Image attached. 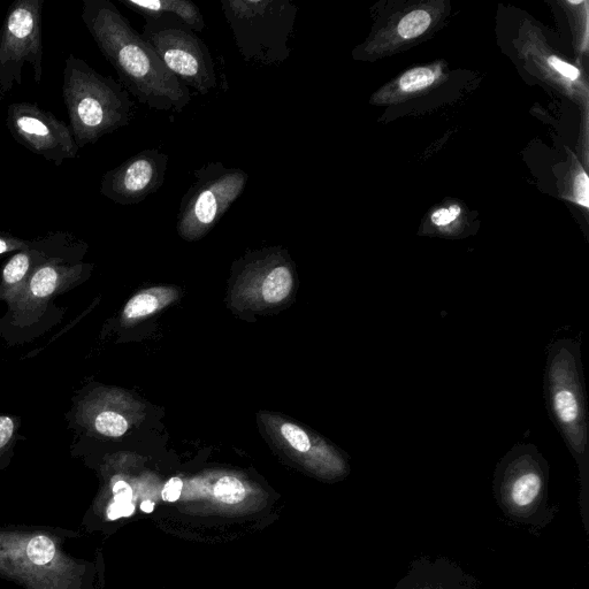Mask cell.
<instances>
[{
	"label": "cell",
	"mask_w": 589,
	"mask_h": 589,
	"mask_svg": "<svg viewBox=\"0 0 589 589\" xmlns=\"http://www.w3.org/2000/svg\"><path fill=\"white\" fill-rule=\"evenodd\" d=\"M135 506L133 503L113 502L107 509V517L111 520H117L122 517H130L134 514Z\"/></svg>",
	"instance_id": "obj_27"
},
{
	"label": "cell",
	"mask_w": 589,
	"mask_h": 589,
	"mask_svg": "<svg viewBox=\"0 0 589 589\" xmlns=\"http://www.w3.org/2000/svg\"><path fill=\"white\" fill-rule=\"evenodd\" d=\"M394 589H478L474 580L454 562L423 558L413 562Z\"/></svg>",
	"instance_id": "obj_13"
},
{
	"label": "cell",
	"mask_w": 589,
	"mask_h": 589,
	"mask_svg": "<svg viewBox=\"0 0 589 589\" xmlns=\"http://www.w3.org/2000/svg\"><path fill=\"white\" fill-rule=\"evenodd\" d=\"M433 13L430 10L418 9L405 14L396 27L397 36L401 41H413L422 37L433 24Z\"/></svg>",
	"instance_id": "obj_17"
},
{
	"label": "cell",
	"mask_w": 589,
	"mask_h": 589,
	"mask_svg": "<svg viewBox=\"0 0 589 589\" xmlns=\"http://www.w3.org/2000/svg\"><path fill=\"white\" fill-rule=\"evenodd\" d=\"M259 418L273 442L290 455L304 458L305 463L333 477L347 473L348 464L340 451L321 436L272 413H260Z\"/></svg>",
	"instance_id": "obj_12"
},
{
	"label": "cell",
	"mask_w": 589,
	"mask_h": 589,
	"mask_svg": "<svg viewBox=\"0 0 589 589\" xmlns=\"http://www.w3.org/2000/svg\"><path fill=\"white\" fill-rule=\"evenodd\" d=\"M214 495L220 502L225 504H237L246 497V488L239 479L224 477L218 480L214 486Z\"/></svg>",
	"instance_id": "obj_21"
},
{
	"label": "cell",
	"mask_w": 589,
	"mask_h": 589,
	"mask_svg": "<svg viewBox=\"0 0 589 589\" xmlns=\"http://www.w3.org/2000/svg\"><path fill=\"white\" fill-rule=\"evenodd\" d=\"M43 0H17L7 11L0 30V102L14 84L22 83V68L32 65L34 80L43 76L42 11Z\"/></svg>",
	"instance_id": "obj_8"
},
{
	"label": "cell",
	"mask_w": 589,
	"mask_h": 589,
	"mask_svg": "<svg viewBox=\"0 0 589 589\" xmlns=\"http://www.w3.org/2000/svg\"><path fill=\"white\" fill-rule=\"evenodd\" d=\"M63 96L79 149L127 126L133 119L134 104L122 84L99 74L74 55L65 61Z\"/></svg>",
	"instance_id": "obj_3"
},
{
	"label": "cell",
	"mask_w": 589,
	"mask_h": 589,
	"mask_svg": "<svg viewBox=\"0 0 589 589\" xmlns=\"http://www.w3.org/2000/svg\"><path fill=\"white\" fill-rule=\"evenodd\" d=\"M114 502L118 503H132L133 489L125 481H119L113 487Z\"/></svg>",
	"instance_id": "obj_28"
},
{
	"label": "cell",
	"mask_w": 589,
	"mask_h": 589,
	"mask_svg": "<svg viewBox=\"0 0 589 589\" xmlns=\"http://www.w3.org/2000/svg\"><path fill=\"white\" fill-rule=\"evenodd\" d=\"M549 466L537 447L517 445L502 458L494 474L497 504L515 523L546 527L556 509L548 504Z\"/></svg>",
	"instance_id": "obj_5"
},
{
	"label": "cell",
	"mask_w": 589,
	"mask_h": 589,
	"mask_svg": "<svg viewBox=\"0 0 589 589\" xmlns=\"http://www.w3.org/2000/svg\"><path fill=\"white\" fill-rule=\"evenodd\" d=\"M63 273L64 272L58 269V267L50 264L40 266V269H38L33 274L32 279H30V294L37 298H44L55 293Z\"/></svg>",
	"instance_id": "obj_18"
},
{
	"label": "cell",
	"mask_w": 589,
	"mask_h": 589,
	"mask_svg": "<svg viewBox=\"0 0 589 589\" xmlns=\"http://www.w3.org/2000/svg\"><path fill=\"white\" fill-rule=\"evenodd\" d=\"M195 181L182 197L177 231L195 242L208 235L247 187L249 174L223 163H208L194 173Z\"/></svg>",
	"instance_id": "obj_6"
},
{
	"label": "cell",
	"mask_w": 589,
	"mask_h": 589,
	"mask_svg": "<svg viewBox=\"0 0 589 589\" xmlns=\"http://www.w3.org/2000/svg\"><path fill=\"white\" fill-rule=\"evenodd\" d=\"M6 125L15 142L56 166L78 156L79 148L70 126L35 103L11 104Z\"/></svg>",
	"instance_id": "obj_10"
},
{
	"label": "cell",
	"mask_w": 589,
	"mask_h": 589,
	"mask_svg": "<svg viewBox=\"0 0 589 589\" xmlns=\"http://www.w3.org/2000/svg\"><path fill=\"white\" fill-rule=\"evenodd\" d=\"M120 3L144 19L178 20L195 33H202L205 29L200 7L190 0H120Z\"/></svg>",
	"instance_id": "obj_15"
},
{
	"label": "cell",
	"mask_w": 589,
	"mask_h": 589,
	"mask_svg": "<svg viewBox=\"0 0 589 589\" xmlns=\"http://www.w3.org/2000/svg\"><path fill=\"white\" fill-rule=\"evenodd\" d=\"M183 488V481L180 478L168 480L163 489V500L166 502H177L180 499Z\"/></svg>",
	"instance_id": "obj_25"
},
{
	"label": "cell",
	"mask_w": 589,
	"mask_h": 589,
	"mask_svg": "<svg viewBox=\"0 0 589 589\" xmlns=\"http://www.w3.org/2000/svg\"><path fill=\"white\" fill-rule=\"evenodd\" d=\"M13 431V420L10 417H0V448L11 440Z\"/></svg>",
	"instance_id": "obj_29"
},
{
	"label": "cell",
	"mask_w": 589,
	"mask_h": 589,
	"mask_svg": "<svg viewBox=\"0 0 589 589\" xmlns=\"http://www.w3.org/2000/svg\"><path fill=\"white\" fill-rule=\"evenodd\" d=\"M27 555L36 565L48 564L56 555L55 543L45 535H38L28 543Z\"/></svg>",
	"instance_id": "obj_22"
},
{
	"label": "cell",
	"mask_w": 589,
	"mask_h": 589,
	"mask_svg": "<svg viewBox=\"0 0 589 589\" xmlns=\"http://www.w3.org/2000/svg\"><path fill=\"white\" fill-rule=\"evenodd\" d=\"M588 185V175L583 168L579 167L576 178L572 182V195L573 200L585 209H588Z\"/></svg>",
	"instance_id": "obj_24"
},
{
	"label": "cell",
	"mask_w": 589,
	"mask_h": 589,
	"mask_svg": "<svg viewBox=\"0 0 589 589\" xmlns=\"http://www.w3.org/2000/svg\"><path fill=\"white\" fill-rule=\"evenodd\" d=\"M95 430L107 438H120L129 430L128 419L116 410L99 412L94 420Z\"/></svg>",
	"instance_id": "obj_20"
},
{
	"label": "cell",
	"mask_w": 589,
	"mask_h": 589,
	"mask_svg": "<svg viewBox=\"0 0 589 589\" xmlns=\"http://www.w3.org/2000/svg\"><path fill=\"white\" fill-rule=\"evenodd\" d=\"M446 78L441 63L413 67L387 84L372 98L374 104H392L407 101L438 86Z\"/></svg>",
	"instance_id": "obj_14"
},
{
	"label": "cell",
	"mask_w": 589,
	"mask_h": 589,
	"mask_svg": "<svg viewBox=\"0 0 589 589\" xmlns=\"http://www.w3.org/2000/svg\"><path fill=\"white\" fill-rule=\"evenodd\" d=\"M81 18L122 87L137 101L160 112H182L193 101L190 90L110 0H83Z\"/></svg>",
	"instance_id": "obj_1"
},
{
	"label": "cell",
	"mask_w": 589,
	"mask_h": 589,
	"mask_svg": "<svg viewBox=\"0 0 589 589\" xmlns=\"http://www.w3.org/2000/svg\"><path fill=\"white\" fill-rule=\"evenodd\" d=\"M29 246V243L24 240L17 239L9 234L0 233V255L6 254V252L25 249Z\"/></svg>",
	"instance_id": "obj_26"
},
{
	"label": "cell",
	"mask_w": 589,
	"mask_h": 589,
	"mask_svg": "<svg viewBox=\"0 0 589 589\" xmlns=\"http://www.w3.org/2000/svg\"><path fill=\"white\" fill-rule=\"evenodd\" d=\"M545 393L548 411L579 469V506L589 534L588 412L580 344L562 339L547 353Z\"/></svg>",
	"instance_id": "obj_2"
},
{
	"label": "cell",
	"mask_w": 589,
	"mask_h": 589,
	"mask_svg": "<svg viewBox=\"0 0 589 589\" xmlns=\"http://www.w3.org/2000/svg\"><path fill=\"white\" fill-rule=\"evenodd\" d=\"M141 509L142 511L147 512V514H151V512L155 510V503L151 501H144L141 504Z\"/></svg>",
	"instance_id": "obj_30"
},
{
	"label": "cell",
	"mask_w": 589,
	"mask_h": 589,
	"mask_svg": "<svg viewBox=\"0 0 589 589\" xmlns=\"http://www.w3.org/2000/svg\"><path fill=\"white\" fill-rule=\"evenodd\" d=\"M221 10L235 47L248 64L274 66L292 56L289 47L298 7L288 0H223Z\"/></svg>",
	"instance_id": "obj_4"
},
{
	"label": "cell",
	"mask_w": 589,
	"mask_h": 589,
	"mask_svg": "<svg viewBox=\"0 0 589 589\" xmlns=\"http://www.w3.org/2000/svg\"><path fill=\"white\" fill-rule=\"evenodd\" d=\"M141 35L183 86L201 95L217 88L216 67L208 45L182 22L170 18L145 19Z\"/></svg>",
	"instance_id": "obj_7"
},
{
	"label": "cell",
	"mask_w": 589,
	"mask_h": 589,
	"mask_svg": "<svg viewBox=\"0 0 589 589\" xmlns=\"http://www.w3.org/2000/svg\"><path fill=\"white\" fill-rule=\"evenodd\" d=\"M461 214V205L451 204L447 208H441L432 213L431 225L442 229V231H450V227L457 223V220L461 218Z\"/></svg>",
	"instance_id": "obj_23"
},
{
	"label": "cell",
	"mask_w": 589,
	"mask_h": 589,
	"mask_svg": "<svg viewBox=\"0 0 589 589\" xmlns=\"http://www.w3.org/2000/svg\"><path fill=\"white\" fill-rule=\"evenodd\" d=\"M36 262V254L33 250L20 251L14 255L3 271V279L6 286H17L24 281L30 269Z\"/></svg>",
	"instance_id": "obj_19"
},
{
	"label": "cell",
	"mask_w": 589,
	"mask_h": 589,
	"mask_svg": "<svg viewBox=\"0 0 589 589\" xmlns=\"http://www.w3.org/2000/svg\"><path fill=\"white\" fill-rule=\"evenodd\" d=\"M294 286V266L287 251L272 248L252 252L243 260L234 302L237 307L272 309L288 300Z\"/></svg>",
	"instance_id": "obj_9"
},
{
	"label": "cell",
	"mask_w": 589,
	"mask_h": 589,
	"mask_svg": "<svg viewBox=\"0 0 589 589\" xmlns=\"http://www.w3.org/2000/svg\"><path fill=\"white\" fill-rule=\"evenodd\" d=\"M180 297V290L174 287H154L141 290L130 298L122 311V321L132 325L142 319L156 315Z\"/></svg>",
	"instance_id": "obj_16"
},
{
	"label": "cell",
	"mask_w": 589,
	"mask_h": 589,
	"mask_svg": "<svg viewBox=\"0 0 589 589\" xmlns=\"http://www.w3.org/2000/svg\"><path fill=\"white\" fill-rule=\"evenodd\" d=\"M170 157L158 149H147L106 172L101 194L119 205L140 204L163 187Z\"/></svg>",
	"instance_id": "obj_11"
}]
</instances>
